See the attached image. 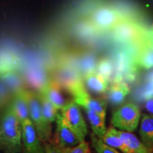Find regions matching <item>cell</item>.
I'll use <instances>...</instances> for the list:
<instances>
[{"label": "cell", "instance_id": "ffe728a7", "mask_svg": "<svg viewBox=\"0 0 153 153\" xmlns=\"http://www.w3.org/2000/svg\"><path fill=\"white\" fill-rule=\"evenodd\" d=\"M129 91L128 86L125 82H120L119 81L115 82L108 91V101L114 105L122 104Z\"/></svg>", "mask_w": 153, "mask_h": 153}, {"label": "cell", "instance_id": "7a4b0ae2", "mask_svg": "<svg viewBox=\"0 0 153 153\" xmlns=\"http://www.w3.org/2000/svg\"><path fill=\"white\" fill-rule=\"evenodd\" d=\"M25 95L29 108L30 120L36 126L42 142L48 143L51 140V123L45 119L42 111L39 94L33 91L25 90Z\"/></svg>", "mask_w": 153, "mask_h": 153}, {"label": "cell", "instance_id": "44dd1931", "mask_svg": "<svg viewBox=\"0 0 153 153\" xmlns=\"http://www.w3.org/2000/svg\"><path fill=\"white\" fill-rule=\"evenodd\" d=\"M97 63L96 57L93 55L88 53L78 57L75 63L72 66L75 68L82 76H84L89 72L95 71Z\"/></svg>", "mask_w": 153, "mask_h": 153}, {"label": "cell", "instance_id": "5b68a950", "mask_svg": "<svg viewBox=\"0 0 153 153\" xmlns=\"http://www.w3.org/2000/svg\"><path fill=\"white\" fill-rule=\"evenodd\" d=\"M60 114L65 123L77 135L80 140H85L88 128L79 105L74 101H69L60 110Z\"/></svg>", "mask_w": 153, "mask_h": 153}, {"label": "cell", "instance_id": "83f0119b", "mask_svg": "<svg viewBox=\"0 0 153 153\" xmlns=\"http://www.w3.org/2000/svg\"><path fill=\"white\" fill-rule=\"evenodd\" d=\"M60 152L65 153H89L90 152V148L89 144L85 140L82 141L79 144L72 148H64L60 150Z\"/></svg>", "mask_w": 153, "mask_h": 153}, {"label": "cell", "instance_id": "52a82bcc", "mask_svg": "<svg viewBox=\"0 0 153 153\" xmlns=\"http://www.w3.org/2000/svg\"><path fill=\"white\" fill-rule=\"evenodd\" d=\"M55 82L70 94L84 86L82 74L70 64L62 65L55 71Z\"/></svg>", "mask_w": 153, "mask_h": 153}, {"label": "cell", "instance_id": "7402d4cb", "mask_svg": "<svg viewBox=\"0 0 153 153\" xmlns=\"http://www.w3.org/2000/svg\"><path fill=\"white\" fill-rule=\"evenodd\" d=\"M5 85L8 87L13 95L24 90V82L22 77L16 73V71L10 72L0 76Z\"/></svg>", "mask_w": 153, "mask_h": 153}, {"label": "cell", "instance_id": "f546056e", "mask_svg": "<svg viewBox=\"0 0 153 153\" xmlns=\"http://www.w3.org/2000/svg\"><path fill=\"white\" fill-rule=\"evenodd\" d=\"M145 108L148 112L149 114L153 116V98L149 99L145 101Z\"/></svg>", "mask_w": 153, "mask_h": 153}, {"label": "cell", "instance_id": "d6986e66", "mask_svg": "<svg viewBox=\"0 0 153 153\" xmlns=\"http://www.w3.org/2000/svg\"><path fill=\"white\" fill-rule=\"evenodd\" d=\"M87 116L91 125L93 134L96 136L101 138L106 131V116L99 114L92 110L85 109Z\"/></svg>", "mask_w": 153, "mask_h": 153}, {"label": "cell", "instance_id": "7c38bea8", "mask_svg": "<svg viewBox=\"0 0 153 153\" xmlns=\"http://www.w3.org/2000/svg\"><path fill=\"white\" fill-rule=\"evenodd\" d=\"M113 131L129 149L131 153H148L152 152V150L145 146L133 133H131V132L121 130L118 131L115 128H113Z\"/></svg>", "mask_w": 153, "mask_h": 153}, {"label": "cell", "instance_id": "4fadbf2b", "mask_svg": "<svg viewBox=\"0 0 153 153\" xmlns=\"http://www.w3.org/2000/svg\"><path fill=\"white\" fill-rule=\"evenodd\" d=\"M25 90L26 89L13 95L11 102L13 111L20 120L21 123H24L26 120L30 119L29 108L25 95Z\"/></svg>", "mask_w": 153, "mask_h": 153}, {"label": "cell", "instance_id": "e0dca14e", "mask_svg": "<svg viewBox=\"0 0 153 153\" xmlns=\"http://www.w3.org/2000/svg\"><path fill=\"white\" fill-rule=\"evenodd\" d=\"M139 134L143 143L145 146L153 150V116L143 114L140 126Z\"/></svg>", "mask_w": 153, "mask_h": 153}, {"label": "cell", "instance_id": "9a60e30c", "mask_svg": "<svg viewBox=\"0 0 153 153\" xmlns=\"http://www.w3.org/2000/svg\"><path fill=\"white\" fill-rule=\"evenodd\" d=\"M83 77L86 86L93 92L101 94L107 91L108 81L96 70L89 72Z\"/></svg>", "mask_w": 153, "mask_h": 153}, {"label": "cell", "instance_id": "ba28073f", "mask_svg": "<svg viewBox=\"0 0 153 153\" xmlns=\"http://www.w3.org/2000/svg\"><path fill=\"white\" fill-rule=\"evenodd\" d=\"M56 123L55 143L57 144V148H54L56 150L55 152H60L62 149L72 148L82 142L77 135L65 123L60 113L57 115Z\"/></svg>", "mask_w": 153, "mask_h": 153}, {"label": "cell", "instance_id": "484cf974", "mask_svg": "<svg viewBox=\"0 0 153 153\" xmlns=\"http://www.w3.org/2000/svg\"><path fill=\"white\" fill-rule=\"evenodd\" d=\"M92 144L95 150L99 153H118L116 149L105 143L101 138L92 135Z\"/></svg>", "mask_w": 153, "mask_h": 153}, {"label": "cell", "instance_id": "f1b7e54d", "mask_svg": "<svg viewBox=\"0 0 153 153\" xmlns=\"http://www.w3.org/2000/svg\"><path fill=\"white\" fill-rule=\"evenodd\" d=\"M11 94H12L5 84L0 81V108L4 106L10 100Z\"/></svg>", "mask_w": 153, "mask_h": 153}, {"label": "cell", "instance_id": "ac0fdd59", "mask_svg": "<svg viewBox=\"0 0 153 153\" xmlns=\"http://www.w3.org/2000/svg\"><path fill=\"white\" fill-rule=\"evenodd\" d=\"M20 65L18 56L7 51H0V76L10 72L16 71Z\"/></svg>", "mask_w": 153, "mask_h": 153}, {"label": "cell", "instance_id": "603a6c76", "mask_svg": "<svg viewBox=\"0 0 153 153\" xmlns=\"http://www.w3.org/2000/svg\"><path fill=\"white\" fill-rule=\"evenodd\" d=\"M101 140L108 145L115 149H118L122 152L131 153L129 149L126 146L123 141L113 131V128L106 130V133L101 137Z\"/></svg>", "mask_w": 153, "mask_h": 153}, {"label": "cell", "instance_id": "277c9868", "mask_svg": "<svg viewBox=\"0 0 153 153\" xmlns=\"http://www.w3.org/2000/svg\"><path fill=\"white\" fill-rule=\"evenodd\" d=\"M112 30L114 39L118 43L124 44L143 41L147 36L142 26L125 17Z\"/></svg>", "mask_w": 153, "mask_h": 153}, {"label": "cell", "instance_id": "9c48e42d", "mask_svg": "<svg viewBox=\"0 0 153 153\" xmlns=\"http://www.w3.org/2000/svg\"><path fill=\"white\" fill-rule=\"evenodd\" d=\"M71 94L74 99V101L79 106L83 107L85 109L92 110L99 113V114L106 116V103L102 99L94 98L87 92L85 86L78 88Z\"/></svg>", "mask_w": 153, "mask_h": 153}, {"label": "cell", "instance_id": "8fae6325", "mask_svg": "<svg viewBox=\"0 0 153 153\" xmlns=\"http://www.w3.org/2000/svg\"><path fill=\"white\" fill-rule=\"evenodd\" d=\"M39 94L46 97L58 110L62 109L69 102L63 95L62 87L55 81L50 82Z\"/></svg>", "mask_w": 153, "mask_h": 153}, {"label": "cell", "instance_id": "8992f818", "mask_svg": "<svg viewBox=\"0 0 153 153\" xmlns=\"http://www.w3.org/2000/svg\"><path fill=\"white\" fill-rule=\"evenodd\" d=\"M124 18L118 11L109 6H101L94 9L89 21L97 30H112Z\"/></svg>", "mask_w": 153, "mask_h": 153}, {"label": "cell", "instance_id": "cb8c5ba5", "mask_svg": "<svg viewBox=\"0 0 153 153\" xmlns=\"http://www.w3.org/2000/svg\"><path fill=\"white\" fill-rule=\"evenodd\" d=\"M38 94H39V99L40 101H41L42 111H43L45 119L51 123L56 121L57 115L59 114L58 109L46 97L39 93H38Z\"/></svg>", "mask_w": 153, "mask_h": 153}, {"label": "cell", "instance_id": "30bf717a", "mask_svg": "<svg viewBox=\"0 0 153 153\" xmlns=\"http://www.w3.org/2000/svg\"><path fill=\"white\" fill-rule=\"evenodd\" d=\"M22 143L26 152L30 153L43 152L41 140L32 120H26L22 123Z\"/></svg>", "mask_w": 153, "mask_h": 153}, {"label": "cell", "instance_id": "d4e9b609", "mask_svg": "<svg viewBox=\"0 0 153 153\" xmlns=\"http://www.w3.org/2000/svg\"><path fill=\"white\" fill-rule=\"evenodd\" d=\"M96 71L102 75L105 79L109 81V79L114 71L113 63L108 59H103L97 63Z\"/></svg>", "mask_w": 153, "mask_h": 153}, {"label": "cell", "instance_id": "6da1fadb", "mask_svg": "<svg viewBox=\"0 0 153 153\" xmlns=\"http://www.w3.org/2000/svg\"><path fill=\"white\" fill-rule=\"evenodd\" d=\"M22 123L9 104L0 119V148L15 152L22 148Z\"/></svg>", "mask_w": 153, "mask_h": 153}, {"label": "cell", "instance_id": "4dcf8cb0", "mask_svg": "<svg viewBox=\"0 0 153 153\" xmlns=\"http://www.w3.org/2000/svg\"><path fill=\"white\" fill-rule=\"evenodd\" d=\"M148 41L153 46V26L151 28L150 31L148 33Z\"/></svg>", "mask_w": 153, "mask_h": 153}, {"label": "cell", "instance_id": "4316f807", "mask_svg": "<svg viewBox=\"0 0 153 153\" xmlns=\"http://www.w3.org/2000/svg\"><path fill=\"white\" fill-rule=\"evenodd\" d=\"M141 97L145 101L153 98V71L150 72L146 76V82L143 87Z\"/></svg>", "mask_w": 153, "mask_h": 153}, {"label": "cell", "instance_id": "2e32d148", "mask_svg": "<svg viewBox=\"0 0 153 153\" xmlns=\"http://www.w3.org/2000/svg\"><path fill=\"white\" fill-rule=\"evenodd\" d=\"M25 79L28 85L36 89L38 93L43 90L51 82L46 72L40 69H31L26 72Z\"/></svg>", "mask_w": 153, "mask_h": 153}, {"label": "cell", "instance_id": "5bb4252c", "mask_svg": "<svg viewBox=\"0 0 153 153\" xmlns=\"http://www.w3.org/2000/svg\"><path fill=\"white\" fill-rule=\"evenodd\" d=\"M135 62L137 67L145 70L153 68V46L149 43L148 38L137 51Z\"/></svg>", "mask_w": 153, "mask_h": 153}, {"label": "cell", "instance_id": "3957f363", "mask_svg": "<svg viewBox=\"0 0 153 153\" xmlns=\"http://www.w3.org/2000/svg\"><path fill=\"white\" fill-rule=\"evenodd\" d=\"M140 116L139 107L133 103H128L114 113L111 123L121 131L133 132L137 129Z\"/></svg>", "mask_w": 153, "mask_h": 153}]
</instances>
